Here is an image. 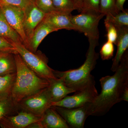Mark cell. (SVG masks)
<instances>
[{
  "label": "cell",
  "instance_id": "4",
  "mask_svg": "<svg viewBox=\"0 0 128 128\" xmlns=\"http://www.w3.org/2000/svg\"><path fill=\"white\" fill-rule=\"evenodd\" d=\"M12 44L24 62L37 75L49 82L57 78L54 74V70L48 65V60L44 56L32 52L22 43Z\"/></svg>",
  "mask_w": 128,
  "mask_h": 128
},
{
  "label": "cell",
  "instance_id": "3",
  "mask_svg": "<svg viewBox=\"0 0 128 128\" xmlns=\"http://www.w3.org/2000/svg\"><path fill=\"white\" fill-rule=\"evenodd\" d=\"M89 47L84 64L77 69L65 71L54 70V73L57 78L60 79L66 86L76 91L84 86L92 77L91 73L95 67L99 54L96 51L98 40H89Z\"/></svg>",
  "mask_w": 128,
  "mask_h": 128
},
{
  "label": "cell",
  "instance_id": "24",
  "mask_svg": "<svg viewBox=\"0 0 128 128\" xmlns=\"http://www.w3.org/2000/svg\"><path fill=\"white\" fill-rule=\"evenodd\" d=\"M104 24L107 32L106 36L108 41L116 45L118 36V33L116 27L106 18L104 20Z\"/></svg>",
  "mask_w": 128,
  "mask_h": 128
},
{
  "label": "cell",
  "instance_id": "27",
  "mask_svg": "<svg viewBox=\"0 0 128 128\" xmlns=\"http://www.w3.org/2000/svg\"><path fill=\"white\" fill-rule=\"evenodd\" d=\"M100 0H84L81 12H99Z\"/></svg>",
  "mask_w": 128,
  "mask_h": 128
},
{
  "label": "cell",
  "instance_id": "10",
  "mask_svg": "<svg viewBox=\"0 0 128 128\" xmlns=\"http://www.w3.org/2000/svg\"><path fill=\"white\" fill-rule=\"evenodd\" d=\"M41 116L20 111L16 114L2 117L0 119V127L2 128H26L30 124L41 120Z\"/></svg>",
  "mask_w": 128,
  "mask_h": 128
},
{
  "label": "cell",
  "instance_id": "30",
  "mask_svg": "<svg viewBox=\"0 0 128 128\" xmlns=\"http://www.w3.org/2000/svg\"><path fill=\"white\" fill-rule=\"evenodd\" d=\"M126 0H115L116 8L118 12L123 11L124 10V6Z\"/></svg>",
  "mask_w": 128,
  "mask_h": 128
},
{
  "label": "cell",
  "instance_id": "8",
  "mask_svg": "<svg viewBox=\"0 0 128 128\" xmlns=\"http://www.w3.org/2000/svg\"><path fill=\"white\" fill-rule=\"evenodd\" d=\"M89 104L72 108L52 106L64 120L70 128H83L86 120L89 116Z\"/></svg>",
  "mask_w": 128,
  "mask_h": 128
},
{
  "label": "cell",
  "instance_id": "20",
  "mask_svg": "<svg viewBox=\"0 0 128 128\" xmlns=\"http://www.w3.org/2000/svg\"><path fill=\"white\" fill-rule=\"evenodd\" d=\"M16 76V72L0 76V98L11 95Z\"/></svg>",
  "mask_w": 128,
  "mask_h": 128
},
{
  "label": "cell",
  "instance_id": "34",
  "mask_svg": "<svg viewBox=\"0 0 128 128\" xmlns=\"http://www.w3.org/2000/svg\"><path fill=\"white\" fill-rule=\"evenodd\" d=\"M31 0L32 2H34V0Z\"/></svg>",
  "mask_w": 128,
  "mask_h": 128
},
{
  "label": "cell",
  "instance_id": "19",
  "mask_svg": "<svg viewBox=\"0 0 128 128\" xmlns=\"http://www.w3.org/2000/svg\"><path fill=\"white\" fill-rule=\"evenodd\" d=\"M19 112L18 104L13 100L11 95L0 98V119L5 116L16 114Z\"/></svg>",
  "mask_w": 128,
  "mask_h": 128
},
{
  "label": "cell",
  "instance_id": "11",
  "mask_svg": "<svg viewBox=\"0 0 128 128\" xmlns=\"http://www.w3.org/2000/svg\"><path fill=\"white\" fill-rule=\"evenodd\" d=\"M46 14L33 2L24 9L23 27L28 42L32 37L34 29L44 20Z\"/></svg>",
  "mask_w": 128,
  "mask_h": 128
},
{
  "label": "cell",
  "instance_id": "6",
  "mask_svg": "<svg viewBox=\"0 0 128 128\" xmlns=\"http://www.w3.org/2000/svg\"><path fill=\"white\" fill-rule=\"evenodd\" d=\"M80 14H70L72 23L76 31L83 33L88 40H98L99 38L98 24L104 15L100 13L90 12H81Z\"/></svg>",
  "mask_w": 128,
  "mask_h": 128
},
{
  "label": "cell",
  "instance_id": "29",
  "mask_svg": "<svg viewBox=\"0 0 128 128\" xmlns=\"http://www.w3.org/2000/svg\"><path fill=\"white\" fill-rule=\"evenodd\" d=\"M30 0H0V4L12 6L24 10L32 2Z\"/></svg>",
  "mask_w": 128,
  "mask_h": 128
},
{
  "label": "cell",
  "instance_id": "32",
  "mask_svg": "<svg viewBox=\"0 0 128 128\" xmlns=\"http://www.w3.org/2000/svg\"><path fill=\"white\" fill-rule=\"evenodd\" d=\"M83 0H73L76 10L81 12L82 8Z\"/></svg>",
  "mask_w": 128,
  "mask_h": 128
},
{
  "label": "cell",
  "instance_id": "13",
  "mask_svg": "<svg viewBox=\"0 0 128 128\" xmlns=\"http://www.w3.org/2000/svg\"><path fill=\"white\" fill-rule=\"evenodd\" d=\"M118 33V36L116 45L117 50L115 57L113 59L111 70L114 72L116 70L123 56L128 48V26L116 27Z\"/></svg>",
  "mask_w": 128,
  "mask_h": 128
},
{
  "label": "cell",
  "instance_id": "31",
  "mask_svg": "<svg viewBox=\"0 0 128 128\" xmlns=\"http://www.w3.org/2000/svg\"><path fill=\"white\" fill-rule=\"evenodd\" d=\"M26 128H43V127L40 120L30 124Z\"/></svg>",
  "mask_w": 128,
  "mask_h": 128
},
{
  "label": "cell",
  "instance_id": "7",
  "mask_svg": "<svg viewBox=\"0 0 128 128\" xmlns=\"http://www.w3.org/2000/svg\"><path fill=\"white\" fill-rule=\"evenodd\" d=\"M52 101L47 88L25 98L18 103L19 111L42 115L48 108L52 106Z\"/></svg>",
  "mask_w": 128,
  "mask_h": 128
},
{
  "label": "cell",
  "instance_id": "15",
  "mask_svg": "<svg viewBox=\"0 0 128 128\" xmlns=\"http://www.w3.org/2000/svg\"><path fill=\"white\" fill-rule=\"evenodd\" d=\"M40 121L43 128H70L52 106L48 108L42 114Z\"/></svg>",
  "mask_w": 128,
  "mask_h": 128
},
{
  "label": "cell",
  "instance_id": "2",
  "mask_svg": "<svg viewBox=\"0 0 128 128\" xmlns=\"http://www.w3.org/2000/svg\"><path fill=\"white\" fill-rule=\"evenodd\" d=\"M14 57L16 70L11 96L13 100L18 104L25 98L48 87L50 82L40 77L29 68L18 54H14Z\"/></svg>",
  "mask_w": 128,
  "mask_h": 128
},
{
  "label": "cell",
  "instance_id": "21",
  "mask_svg": "<svg viewBox=\"0 0 128 128\" xmlns=\"http://www.w3.org/2000/svg\"><path fill=\"white\" fill-rule=\"evenodd\" d=\"M106 19L111 22L116 27L128 26V10H124L123 11L120 12L114 16H106Z\"/></svg>",
  "mask_w": 128,
  "mask_h": 128
},
{
  "label": "cell",
  "instance_id": "22",
  "mask_svg": "<svg viewBox=\"0 0 128 128\" xmlns=\"http://www.w3.org/2000/svg\"><path fill=\"white\" fill-rule=\"evenodd\" d=\"M99 12L105 16H114L119 12L116 8L115 0H100Z\"/></svg>",
  "mask_w": 128,
  "mask_h": 128
},
{
  "label": "cell",
  "instance_id": "18",
  "mask_svg": "<svg viewBox=\"0 0 128 128\" xmlns=\"http://www.w3.org/2000/svg\"><path fill=\"white\" fill-rule=\"evenodd\" d=\"M16 70L14 54L6 53L0 54V76L16 73Z\"/></svg>",
  "mask_w": 128,
  "mask_h": 128
},
{
  "label": "cell",
  "instance_id": "12",
  "mask_svg": "<svg viewBox=\"0 0 128 128\" xmlns=\"http://www.w3.org/2000/svg\"><path fill=\"white\" fill-rule=\"evenodd\" d=\"M70 14L55 11L46 14L43 20L56 32L62 29L76 30L70 21Z\"/></svg>",
  "mask_w": 128,
  "mask_h": 128
},
{
  "label": "cell",
  "instance_id": "23",
  "mask_svg": "<svg viewBox=\"0 0 128 128\" xmlns=\"http://www.w3.org/2000/svg\"><path fill=\"white\" fill-rule=\"evenodd\" d=\"M53 5L56 10L58 11L71 13L76 10L73 0H52Z\"/></svg>",
  "mask_w": 128,
  "mask_h": 128
},
{
  "label": "cell",
  "instance_id": "26",
  "mask_svg": "<svg viewBox=\"0 0 128 128\" xmlns=\"http://www.w3.org/2000/svg\"><path fill=\"white\" fill-rule=\"evenodd\" d=\"M114 51V44L107 41L101 48L100 54L101 58L103 60L110 59L113 57Z\"/></svg>",
  "mask_w": 128,
  "mask_h": 128
},
{
  "label": "cell",
  "instance_id": "14",
  "mask_svg": "<svg viewBox=\"0 0 128 128\" xmlns=\"http://www.w3.org/2000/svg\"><path fill=\"white\" fill-rule=\"evenodd\" d=\"M49 82V86L47 88L52 102L60 101L68 94L76 92L59 78L50 80Z\"/></svg>",
  "mask_w": 128,
  "mask_h": 128
},
{
  "label": "cell",
  "instance_id": "35",
  "mask_svg": "<svg viewBox=\"0 0 128 128\" xmlns=\"http://www.w3.org/2000/svg\"></svg>",
  "mask_w": 128,
  "mask_h": 128
},
{
  "label": "cell",
  "instance_id": "33",
  "mask_svg": "<svg viewBox=\"0 0 128 128\" xmlns=\"http://www.w3.org/2000/svg\"><path fill=\"white\" fill-rule=\"evenodd\" d=\"M122 101L128 102V87H126L123 92Z\"/></svg>",
  "mask_w": 128,
  "mask_h": 128
},
{
  "label": "cell",
  "instance_id": "1",
  "mask_svg": "<svg viewBox=\"0 0 128 128\" xmlns=\"http://www.w3.org/2000/svg\"><path fill=\"white\" fill-rule=\"evenodd\" d=\"M114 74L100 80V93L89 104V116L105 115L115 104L122 102L123 92L128 87V53L125 52Z\"/></svg>",
  "mask_w": 128,
  "mask_h": 128
},
{
  "label": "cell",
  "instance_id": "28",
  "mask_svg": "<svg viewBox=\"0 0 128 128\" xmlns=\"http://www.w3.org/2000/svg\"><path fill=\"white\" fill-rule=\"evenodd\" d=\"M6 53L18 54L12 43L0 36V54Z\"/></svg>",
  "mask_w": 128,
  "mask_h": 128
},
{
  "label": "cell",
  "instance_id": "9",
  "mask_svg": "<svg viewBox=\"0 0 128 128\" xmlns=\"http://www.w3.org/2000/svg\"><path fill=\"white\" fill-rule=\"evenodd\" d=\"M2 13L8 22L20 37L23 44L27 48L28 42L23 27V20L24 10L20 8L0 4Z\"/></svg>",
  "mask_w": 128,
  "mask_h": 128
},
{
  "label": "cell",
  "instance_id": "17",
  "mask_svg": "<svg viewBox=\"0 0 128 128\" xmlns=\"http://www.w3.org/2000/svg\"><path fill=\"white\" fill-rule=\"evenodd\" d=\"M0 36L11 43H22L23 41L19 35L10 26L0 7Z\"/></svg>",
  "mask_w": 128,
  "mask_h": 128
},
{
  "label": "cell",
  "instance_id": "16",
  "mask_svg": "<svg viewBox=\"0 0 128 128\" xmlns=\"http://www.w3.org/2000/svg\"><path fill=\"white\" fill-rule=\"evenodd\" d=\"M56 32L48 24L43 20L34 29L32 37L28 42L27 48L33 52H36L42 41L49 34Z\"/></svg>",
  "mask_w": 128,
  "mask_h": 128
},
{
  "label": "cell",
  "instance_id": "25",
  "mask_svg": "<svg viewBox=\"0 0 128 128\" xmlns=\"http://www.w3.org/2000/svg\"><path fill=\"white\" fill-rule=\"evenodd\" d=\"M34 3L45 14L57 11L53 5L52 0H34Z\"/></svg>",
  "mask_w": 128,
  "mask_h": 128
},
{
  "label": "cell",
  "instance_id": "5",
  "mask_svg": "<svg viewBox=\"0 0 128 128\" xmlns=\"http://www.w3.org/2000/svg\"><path fill=\"white\" fill-rule=\"evenodd\" d=\"M98 95L93 76L86 85L76 91L73 95L66 96L60 101L52 102V106L68 108L80 107L93 102Z\"/></svg>",
  "mask_w": 128,
  "mask_h": 128
}]
</instances>
